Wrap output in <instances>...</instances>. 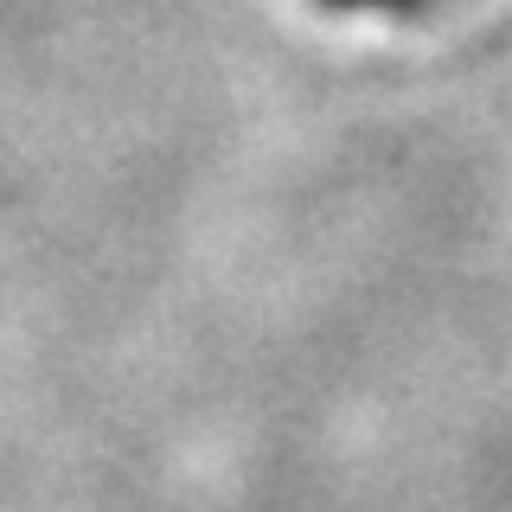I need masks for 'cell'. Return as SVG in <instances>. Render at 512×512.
I'll return each mask as SVG.
<instances>
[{"label":"cell","instance_id":"1","mask_svg":"<svg viewBox=\"0 0 512 512\" xmlns=\"http://www.w3.org/2000/svg\"><path fill=\"white\" fill-rule=\"evenodd\" d=\"M333 13H359V7H423V0H320Z\"/></svg>","mask_w":512,"mask_h":512}]
</instances>
